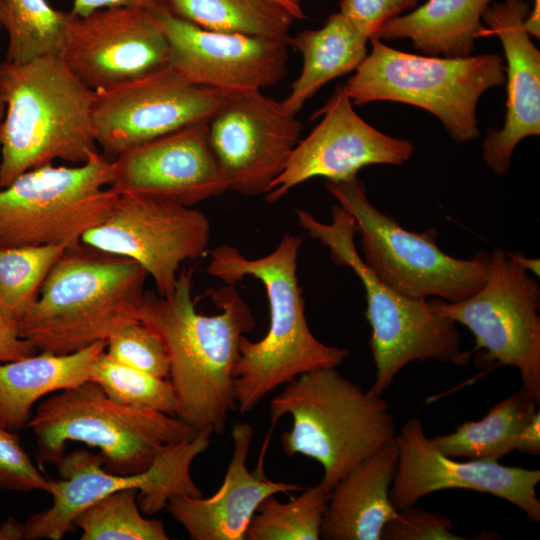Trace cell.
Instances as JSON below:
<instances>
[{
    "instance_id": "4dcf8cb0",
    "label": "cell",
    "mask_w": 540,
    "mask_h": 540,
    "mask_svg": "<svg viewBox=\"0 0 540 540\" xmlns=\"http://www.w3.org/2000/svg\"><path fill=\"white\" fill-rule=\"evenodd\" d=\"M330 492L320 484L286 503L267 497L254 514L247 540H318Z\"/></svg>"
},
{
    "instance_id": "6da1fadb",
    "label": "cell",
    "mask_w": 540,
    "mask_h": 540,
    "mask_svg": "<svg viewBox=\"0 0 540 540\" xmlns=\"http://www.w3.org/2000/svg\"><path fill=\"white\" fill-rule=\"evenodd\" d=\"M191 290L192 272L186 269L178 273L170 294L146 290L139 320L166 347L168 379L177 400L175 415L196 431L220 434L236 408L233 369L240 340L256 321L233 284L208 291L220 310L215 315L196 311Z\"/></svg>"
},
{
    "instance_id": "8d00e7d4",
    "label": "cell",
    "mask_w": 540,
    "mask_h": 540,
    "mask_svg": "<svg viewBox=\"0 0 540 540\" xmlns=\"http://www.w3.org/2000/svg\"><path fill=\"white\" fill-rule=\"evenodd\" d=\"M418 0H340V13L369 40L379 39L382 27Z\"/></svg>"
},
{
    "instance_id": "ab89813d",
    "label": "cell",
    "mask_w": 540,
    "mask_h": 540,
    "mask_svg": "<svg viewBox=\"0 0 540 540\" xmlns=\"http://www.w3.org/2000/svg\"><path fill=\"white\" fill-rule=\"evenodd\" d=\"M516 450L525 454L540 455V413L533 416L529 424L521 432L516 444Z\"/></svg>"
},
{
    "instance_id": "7c38bea8",
    "label": "cell",
    "mask_w": 540,
    "mask_h": 540,
    "mask_svg": "<svg viewBox=\"0 0 540 540\" xmlns=\"http://www.w3.org/2000/svg\"><path fill=\"white\" fill-rule=\"evenodd\" d=\"M540 288L536 279L500 249L490 254L487 281L473 295L437 311L475 337L477 362L516 368L522 386L540 403Z\"/></svg>"
},
{
    "instance_id": "4316f807",
    "label": "cell",
    "mask_w": 540,
    "mask_h": 540,
    "mask_svg": "<svg viewBox=\"0 0 540 540\" xmlns=\"http://www.w3.org/2000/svg\"><path fill=\"white\" fill-rule=\"evenodd\" d=\"M538 405L521 386L491 407L482 419L463 422L453 432L430 439L449 457L498 461L516 450L519 436L538 411Z\"/></svg>"
},
{
    "instance_id": "f6af8a7d",
    "label": "cell",
    "mask_w": 540,
    "mask_h": 540,
    "mask_svg": "<svg viewBox=\"0 0 540 540\" xmlns=\"http://www.w3.org/2000/svg\"><path fill=\"white\" fill-rule=\"evenodd\" d=\"M5 108H6L5 102L0 97V128H1L3 118H4Z\"/></svg>"
},
{
    "instance_id": "603a6c76",
    "label": "cell",
    "mask_w": 540,
    "mask_h": 540,
    "mask_svg": "<svg viewBox=\"0 0 540 540\" xmlns=\"http://www.w3.org/2000/svg\"><path fill=\"white\" fill-rule=\"evenodd\" d=\"M397 462L395 440L350 470L330 491L320 539L381 540L397 512L390 498Z\"/></svg>"
},
{
    "instance_id": "ee69618b",
    "label": "cell",
    "mask_w": 540,
    "mask_h": 540,
    "mask_svg": "<svg viewBox=\"0 0 540 540\" xmlns=\"http://www.w3.org/2000/svg\"><path fill=\"white\" fill-rule=\"evenodd\" d=\"M287 9L295 19H304L301 0H273Z\"/></svg>"
},
{
    "instance_id": "60d3db41",
    "label": "cell",
    "mask_w": 540,
    "mask_h": 540,
    "mask_svg": "<svg viewBox=\"0 0 540 540\" xmlns=\"http://www.w3.org/2000/svg\"><path fill=\"white\" fill-rule=\"evenodd\" d=\"M524 26L530 36L540 37V0H533V7Z\"/></svg>"
},
{
    "instance_id": "9a60e30c",
    "label": "cell",
    "mask_w": 540,
    "mask_h": 540,
    "mask_svg": "<svg viewBox=\"0 0 540 540\" xmlns=\"http://www.w3.org/2000/svg\"><path fill=\"white\" fill-rule=\"evenodd\" d=\"M302 123L261 91L232 93L208 121L213 152L228 190L266 194L300 140Z\"/></svg>"
},
{
    "instance_id": "bcb514c9",
    "label": "cell",
    "mask_w": 540,
    "mask_h": 540,
    "mask_svg": "<svg viewBox=\"0 0 540 540\" xmlns=\"http://www.w3.org/2000/svg\"><path fill=\"white\" fill-rule=\"evenodd\" d=\"M0 29H1V25H0Z\"/></svg>"
},
{
    "instance_id": "8992f818",
    "label": "cell",
    "mask_w": 540,
    "mask_h": 540,
    "mask_svg": "<svg viewBox=\"0 0 540 540\" xmlns=\"http://www.w3.org/2000/svg\"><path fill=\"white\" fill-rule=\"evenodd\" d=\"M295 213L300 227L329 250L332 261L352 269L363 285L375 365L373 392L383 394L396 375L414 361L429 359L456 366L470 363L472 351L461 350L457 324L437 311V298H408L365 264L356 248L357 229L349 213L335 205L329 223L304 209L298 208Z\"/></svg>"
},
{
    "instance_id": "7402d4cb",
    "label": "cell",
    "mask_w": 540,
    "mask_h": 540,
    "mask_svg": "<svg viewBox=\"0 0 540 540\" xmlns=\"http://www.w3.org/2000/svg\"><path fill=\"white\" fill-rule=\"evenodd\" d=\"M231 434L233 452L218 491L208 498L175 495L165 507L192 540H244L254 514L267 497L303 489L269 480L261 465L256 472L248 469L253 436L249 423L236 422Z\"/></svg>"
},
{
    "instance_id": "484cf974",
    "label": "cell",
    "mask_w": 540,
    "mask_h": 540,
    "mask_svg": "<svg viewBox=\"0 0 540 540\" xmlns=\"http://www.w3.org/2000/svg\"><path fill=\"white\" fill-rule=\"evenodd\" d=\"M368 41L340 12L329 15L320 29L289 36L287 44L302 55L303 65L290 93L282 100L285 108L297 114L325 84L355 71L368 54Z\"/></svg>"
},
{
    "instance_id": "277c9868",
    "label": "cell",
    "mask_w": 540,
    "mask_h": 540,
    "mask_svg": "<svg viewBox=\"0 0 540 540\" xmlns=\"http://www.w3.org/2000/svg\"><path fill=\"white\" fill-rule=\"evenodd\" d=\"M80 245L54 263L18 323L19 336L39 352L73 353L139 320L147 272L129 258Z\"/></svg>"
},
{
    "instance_id": "8fae6325",
    "label": "cell",
    "mask_w": 540,
    "mask_h": 540,
    "mask_svg": "<svg viewBox=\"0 0 540 540\" xmlns=\"http://www.w3.org/2000/svg\"><path fill=\"white\" fill-rule=\"evenodd\" d=\"M212 434L211 430L199 431L190 440L166 446L147 470L136 474L106 471L100 453L81 449L64 455L58 463L60 479L49 480L52 505L26 521L24 539L60 540L86 507L127 488L139 490V507L146 515L164 509L175 495L202 496L190 467L207 450Z\"/></svg>"
},
{
    "instance_id": "4fadbf2b",
    "label": "cell",
    "mask_w": 540,
    "mask_h": 540,
    "mask_svg": "<svg viewBox=\"0 0 540 540\" xmlns=\"http://www.w3.org/2000/svg\"><path fill=\"white\" fill-rule=\"evenodd\" d=\"M210 232L207 216L194 207L126 193L118 194L81 244L135 261L153 279L157 293L166 296L181 264L205 253Z\"/></svg>"
},
{
    "instance_id": "44dd1931",
    "label": "cell",
    "mask_w": 540,
    "mask_h": 540,
    "mask_svg": "<svg viewBox=\"0 0 540 540\" xmlns=\"http://www.w3.org/2000/svg\"><path fill=\"white\" fill-rule=\"evenodd\" d=\"M530 11L524 0H504L489 5L482 15L487 34L501 41L507 62L504 125L488 132L482 144L483 160L497 175L509 170L520 141L540 134V52L524 26Z\"/></svg>"
},
{
    "instance_id": "9c48e42d",
    "label": "cell",
    "mask_w": 540,
    "mask_h": 540,
    "mask_svg": "<svg viewBox=\"0 0 540 540\" xmlns=\"http://www.w3.org/2000/svg\"><path fill=\"white\" fill-rule=\"evenodd\" d=\"M325 186L354 219L365 264L398 293L416 300L458 302L487 281L489 253L480 251L472 259H459L443 252L436 244L435 229L413 232L378 210L358 176L326 181Z\"/></svg>"
},
{
    "instance_id": "d590c367",
    "label": "cell",
    "mask_w": 540,
    "mask_h": 540,
    "mask_svg": "<svg viewBox=\"0 0 540 540\" xmlns=\"http://www.w3.org/2000/svg\"><path fill=\"white\" fill-rule=\"evenodd\" d=\"M382 540H464L452 532V523L440 512L415 505L397 510L382 529Z\"/></svg>"
},
{
    "instance_id": "d4e9b609",
    "label": "cell",
    "mask_w": 540,
    "mask_h": 540,
    "mask_svg": "<svg viewBox=\"0 0 540 540\" xmlns=\"http://www.w3.org/2000/svg\"><path fill=\"white\" fill-rule=\"evenodd\" d=\"M493 0H427L406 15L389 20L379 39H409L429 56L467 57L475 41L487 35L482 15Z\"/></svg>"
},
{
    "instance_id": "ba28073f",
    "label": "cell",
    "mask_w": 540,
    "mask_h": 540,
    "mask_svg": "<svg viewBox=\"0 0 540 540\" xmlns=\"http://www.w3.org/2000/svg\"><path fill=\"white\" fill-rule=\"evenodd\" d=\"M370 42L371 52L344 85L353 105L409 104L436 116L456 142L479 135L477 103L485 91L505 83L502 57L417 55L391 48L380 39Z\"/></svg>"
},
{
    "instance_id": "836d02e7",
    "label": "cell",
    "mask_w": 540,
    "mask_h": 540,
    "mask_svg": "<svg viewBox=\"0 0 540 540\" xmlns=\"http://www.w3.org/2000/svg\"><path fill=\"white\" fill-rule=\"evenodd\" d=\"M105 352L121 364L157 377L169 376V357L163 341L140 320L117 329L107 339Z\"/></svg>"
},
{
    "instance_id": "5b68a950",
    "label": "cell",
    "mask_w": 540,
    "mask_h": 540,
    "mask_svg": "<svg viewBox=\"0 0 540 540\" xmlns=\"http://www.w3.org/2000/svg\"><path fill=\"white\" fill-rule=\"evenodd\" d=\"M270 426L283 416L291 429L281 436L284 452L316 460L327 491L358 463L397 437L388 403L371 389L325 368L296 377L269 404Z\"/></svg>"
},
{
    "instance_id": "d6a6232c",
    "label": "cell",
    "mask_w": 540,
    "mask_h": 540,
    "mask_svg": "<svg viewBox=\"0 0 540 540\" xmlns=\"http://www.w3.org/2000/svg\"><path fill=\"white\" fill-rule=\"evenodd\" d=\"M90 381L113 401L175 415L177 400L168 378L121 364L102 352L93 364Z\"/></svg>"
},
{
    "instance_id": "ac0fdd59",
    "label": "cell",
    "mask_w": 540,
    "mask_h": 540,
    "mask_svg": "<svg viewBox=\"0 0 540 540\" xmlns=\"http://www.w3.org/2000/svg\"><path fill=\"white\" fill-rule=\"evenodd\" d=\"M398 462L390 488L397 510L415 505L441 490L468 489L489 493L521 509L526 518L540 522L536 487L540 470L511 467L498 461H458L440 452L418 418L409 419L397 434Z\"/></svg>"
},
{
    "instance_id": "e0dca14e",
    "label": "cell",
    "mask_w": 540,
    "mask_h": 540,
    "mask_svg": "<svg viewBox=\"0 0 540 540\" xmlns=\"http://www.w3.org/2000/svg\"><path fill=\"white\" fill-rule=\"evenodd\" d=\"M168 55L165 33L149 8L114 7L74 15L59 57L96 91L167 66Z\"/></svg>"
},
{
    "instance_id": "b9f144b4",
    "label": "cell",
    "mask_w": 540,
    "mask_h": 540,
    "mask_svg": "<svg viewBox=\"0 0 540 540\" xmlns=\"http://www.w3.org/2000/svg\"><path fill=\"white\" fill-rule=\"evenodd\" d=\"M0 539H24V524L8 519L0 526Z\"/></svg>"
},
{
    "instance_id": "f546056e",
    "label": "cell",
    "mask_w": 540,
    "mask_h": 540,
    "mask_svg": "<svg viewBox=\"0 0 540 540\" xmlns=\"http://www.w3.org/2000/svg\"><path fill=\"white\" fill-rule=\"evenodd\" d=\"M66 249L63 245L0 246V316L18 326Z\"/></svg>"
},
{
    "instance_id": "cb8c5ba5",
    "label": "cell",
    "mask_w": 540,
    "mask_h": 540,
    "mask_svg": "<svg viewBox=\"0 0 540 540\" xmlns=\"http://www.w3.org/2000/svg\"><path fill=\"white\" fill-rule=\"evenodd\" d=\"M106 344L98 341L69 354L39 352L0 364V426L14 432L26 427L43 396L90 381Z\"/></svg>"
},
{
    "instance_id": "5bb4252c",
    "label": "cell",
    "mask_w": 540,
    "mask_h": 540,
    "mask_svg": "<svg viewBox=\"0 0 540 540\" xmlns=\"http://www.w3.org/2000/svg\"><path fill=\"white\" fill-rule=\"evenodd\" d=\"M232 93L196 86L169 65L94 91L92 123L104 155H117L180 128L209 121Z\"/></svg>"
},
{
    "instance_id": "7bdbcfd3",
    "label": "cell",
    "mask_w": 540,
    "mask_h": 540,
    "mask_svg": "<svg viewBox=\"0 0 540 540\" xmlns=\"http://www.w3.org/2000/svg\"><path fill=\"white\" fill-rule=\"evenodd\" d=\"M513 258L521 264L527 271H531L534 275L540 274V261L535 258H527L522 254H511Z\"/></svg>"
},
{
    "instance_id": "3957f363",
    "label": "cell",
    "mask_w": 540,
    "mask_h": 540,
    "mask_svg": "<svg viewBox=\"0 0 540 540\" xmlns=\"http://www.w3.org/2000/svg\"><path fill=\"white\" fill-rule=\"evenodd\" d=\"M0 188L33 168L61 159L85 163L99 152L92 123L94 91L60 57L0 64Z\"/></svg>"
},
{
    "instance_id": "ffe728a7",
    "label": "cell",
    "mask_w": 540,
    "mask_h": 540,
    "mask_svg": "<svg viewBox=\"0 0 540 540\" xmlns=\"http://www.w3.org/2000/svg\"><path fill=\"white\" fill-rule=\"evenodd\" d=\"M110 188L194 207L228 191L213 152L208 121L195 123L117 155Z\"/></svg>"
},
{
    "instance_id": "74e56055",
    "label": "cell",
    "mask_w": 540,
    "mask_h": 540,
    "mask_svg": "<svg viewBox=\"0 0 540 540\" xmlns=\"http://www.w3.org/2000/svg\"><path fill=\"white\" fill-rule=\"evenodd\" d=\"M35 353V347L19 336L18 326L0 316V362L18 360Z\"/></svg>"
},
{
    "instance_id": "f1b7e54d",
    "label": "cell",
    "mask_w": 540,
    "mask_h": 540,
    "mask_svg": "<svg viewBox=\"0 0 540 540\" xmlns=\"http://www.w3.org/2000/svg\"><path fill=\"white\" fill-rule=\"evenodd\" d=\"M74 15L46 0H0V25L8 34L6 61L59 57Z\"/></svg>"
},
{
    "instance_id": "7a4b0ae2",
    "label": "cell",
    "mask_w": 540,
    "mask_h": 540,
    "mask_svg": "<svg viewBox=\"0 0 540 540\" xmlns=\"http://www.w3.org/2000/svg\"><path fill=\"white\" fill-rule=\"evenodd\" d=\"M302 242L300 236L285 234L272 252L255 259L225 244L211 252L208 274L233 285L253 277L264 285L269 304L266 335L256 342L245 336L240 340L233 376L241 414L253 410L280 385L304 373L337 368L349 355L345 348L319 341L308 326L297 276Z\"/></svg>"
},
{
    "instance_id": "52a82bcc",
    "label": "cell",
    "mask_w": 540,
    "mask_h": 540,
    "mask_svg": "<svg viewBox=\"0 0 540 540\" xmlns=\"http://www.w3.org/2000/svg\"><path fill=\"white\" fill-rule=\"evenodd\" d=\"M26 427L35 436L40 462L58 465L67 442L76 441L98 448L104 469L122 475L147 470L166 446L199 432L176 415L119 404L93 381L55 392Z\"/></svg>"
},
{
    "instance_id": "d6986e66",
    "label": "cell",
    "mask_w": 540,
    "mask_h": 540,
    "mask_svg": "<svg viewBox=\"0 0 540 540\" xmlns=\"http://www.w3.org/2000/svg\"><path fill=\"white\" fill-rule=\"evenodd\" d=\"M317 116L321 121L299 140L265 194L267 202H277L315 177L343 181L370 165H402L414 152L410 141L391 137L365 122L355 112L344 85L337 87Z\"/></svg>"
},
{
    "instance_id": "1f68e13d",
    "label": "cell",
    "mask_w": 540,
    "mask_h": 540,
    "mask_svg": "<svg viewBox=\"0 0 540 540\" xmlns=\"http://www.w3.org/2000/svg\"><path fill=\"white\" fill-rule=\"evenodd\" d=\"M139 490L127 488L86 507L74 520L82 540H168L161 519L145 518L137 503Z\"/></svg>"
},
{
    "instance_id": "f35d334b",
    "label": "cell",
    "mask_w": 540,
    "mask_h": 540,
    "mask_svg": "<svg viewBox=\"0 0 540 540\" xmlns=\"http://www.w3.org/2000/svg\"><path fill=\"white\" fill-rule=\"evenodd\" d=\"M163 0H74L71 13L77 17H85L89 14L105 8L114 7H142L151 8Z\"/></svg>"
},
{
    "instance_id": "e575fe53",
    "label": "cell",
    "mask_w": 540,
    "mask_h": 540,
    "mask_svg": "<svg viewBox=\"0 0 540 540\" xmlns=\"http://www.w3.org/2000/svg\"><path fill=\"white\" fill-rule=\"evenodd\" d=\"M49 480L35 467L19 436L0 426V488L49 492Z\"/></svg>"
},
{
    "instance_id": "83f0119b",
    "label": "cell",
    "mask_w": 540,
    "mask_h": 540,
    "mask_svg": "<svg viewBox=\"0 0 540 540\" xmlns=\"http://www.w3.org/2000/svg\"><path fill=\"white\" fill-rule=\"evenodd\" d=\"M176 17L203 29L287 40L295 20L273 0H163Z\"/></svg>"
},
{
    "instance_id": "2e32d148",
    "label": "cell",
    "mask_w": 540,
    "mask_h": 540,
    "mask_svg": "<svg viewBox=\"0 0 540 540\" xmlns=\"http://www.w3.org/2000/svg\"><path fill=\"white\" fill-rule=\"evenodd\" d=\"M168 41V65L189 83L227 93L261 91L287 72V40L203 29L162 3L149 8Z\"/></svg>"
},
{
    "instance_id": "30bf717a",
    "label": "cell",
    "mask_w": 540,
    "mask_h": 540,
    "mask_svg": "<svg viewBox=\"0 0 540 540\" xmlns=\"http://www.w3.org/2000/svg\"><path fill=\"white\" fill-rule=\"evenodd\" d=\"M112 178V160L100 152L77 166L24 172L0 188V246H78L116 201L105 188Z\"/></svg>"
}]
</instances>
